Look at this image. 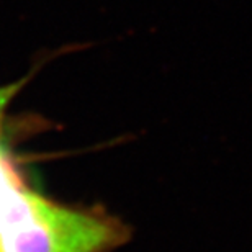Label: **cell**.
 <instances>
[{
  "mask_svg": "<svg viewBox=\"0 0 252 252\" xmlns=\"http://www.w3.org/2000/svg\"><path fill=\"white\" fill-rule=\"evenodd\" d=\"M28 79H22L18 82H12L7 85H0V158H3V117L8 105L17 97V94L22 90Z\"/></svg>",
  "mask_w": 252,
  "mask_h": 252,
  "instance_id": "cell-2",
  "label": "cell"
},
{
  "mask_svg": "<svg viewBox=\"0 0 252 252\" xmlns=\"http://www.w3.org/2000/svg\"><path fill=\"white\" fill-rule=\"evenodd\" d=\"M129 238L118 216L58 203L18 182L0 200V252H113Z\"/></svg>",
  "mask_w": 252,
  "mask_h": 252,
  "instance_id": "cell-1",
  "label": "cell"
}]
</instances>
